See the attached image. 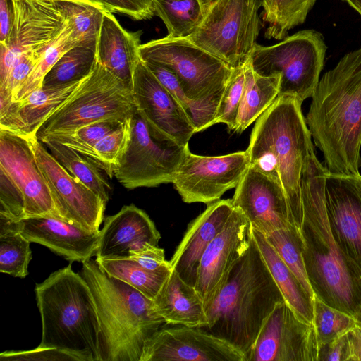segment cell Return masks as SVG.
<instances>
[{"mask_svg":"<svg viewBox=\"0 0 361 361\" xmlns=\"http://www.w3.org/2000/svg\"><path fill=\"white\" fill-rule=\"evenodd\" d=\"M327 173L313 148L302 170V214L295 228L315 296L355 317L361 307V270L341 248L332 231L325 202Z\"/></svg>","mask_w":361,"mask_h":361,"instance_id":"1","label":"cell"},{"mask_svg":"<svg viewBox=\"0 0 361 361\" xmlns=\"http://www.w3.org/2000/svg\"><path fill=\"white\" fill-rule=\"evenodd\" d=\"M305 119L329 173L360 177L361 47L322 75Z\"/></svg>","mask_w":361,"mask_h":361,"instance_id":"2","label":"cell"},{"mask_svg":"<svg viewBox=\"0 0 361 361\" xmlns=\"http://www.w3.org/2000/svg\"><path fill=\"white\" fill-rule=\"evenodd\" d=\"M283 302L252 234L248 249L206 309L208 322L201 328L231 344L246 361L266 319Z\"/></svg>","mask_w":361,"mask_h":361,"instance_id":"3","label":"cell"},{"mask_svg":"<svg viewBox=\"0 0 361 361\" xmlns=\"http://www.w3.org/2000/svg\"><path fill=\"white\" fill-rule=\"evenodd\" d=\"M99 322L100 361H140L145 343L166 325L154 300L107 274L95 260L82 263Z\"/></svg>","mask_w":361,"mask_h":361,"instance_id":"4","label":"cell"},{"mask_svg":"<svg viewBox=\"0 0 361 361\" xmlns=\"http://www.w3.org/2000/svg\"><path fill=\"white\" fill-rule=\"evenodd\" d=\"M301 105L294 96H278L256 120L246 149L250 166L281 183L293 226L302 214L304 164L314 148Z\"/></svg>","mask_w":361,"mask_h":361,"instance_id":"5","label":"cell"},{"mask_svg":"<svg viewBox=\"0 0 361 361\" xmlns=\"http://www.w3.org/2000/svg\"><path fill=\"white\" fill-rule=\"evenodd\" d=\"M42 321L38 347L56 348L100 361L99 322L90 288L71 264L51 273L35 288Z\"/></svg>","mask_w":361,"mask_h":361,"instance_id":"6","label":"cell"},{"mask_svg":"<svg viewBox=\"0 0 361 361\" xmlns=\"http://www.w3.org/2000/svg\"><path fill=\"white\" fill-rule=\"evenodd\" d=\"M136 111L132 89L97 60L90 75L43 123L36 136L68 133L103 121L123 122Z\"/></svg>","mask_w":361,"mask_h":361,"instance_id":"7","label":"cell"},{"mask_svg":"<svg viewBox=\"0 0 361 361\" xmlns=\"http://www.w3.org/2000/svg\"><path fill=\"white\" fill-rule=\"evenodd\" d=\"M326 49L320 32L304 30L274 45L256 44L250 59L259 75L280 76L279 96H294L302 103L319 81Z\"/></svg>","mask_w":361,"mask_h":361,"instance_id":"8","label":"cell"},{"mask_svg":"<svg viewBox=\"0 0 361 361\" xmlns=\"http://www.w3.org/2000/svg\"><path fill=\"white\" fill-rule=\"evenodd\" d=\"M139 55L171 71L185 95L200 102L219 104L234 69L187 37L151 40L140 45Z\"/></svg>","mask_w":361,"mask_h":361,"instance_id":"9","label":"cell"},{"mask_svg":"<svg viewBox=\"0 0 361 361\" xmlns=\"http://www.w3.org/2000/svg\"><path fill=\"white\" fill-rule=\"evenodd\" d=\"M256 0H216L187 38L233 68L250 59L260 30Z\"/></svg>","mask_w":361,"mask_h":361,"instance_id":"10","label":"cell"},{"mask_svg":"<svg viewBox=\"0 0 361 361\" xmlns=\"http://www.w3.org/2000/svg\"><path fill=\"white\" fill-rule=\"evenodd\" d=\"M189 151L188 146L151 128L137 110L131 117L128 146L114 176L128 189L172 183Z\"/></svg>","mask_w":361,"mask_h":361,"instance_id":"11","label":"cell"},{"mask_svg":"<svg viewBox=\"0 0 361 361\" xmlns=\"http://www.w3.org/2000/svg\"><path fill=\"white\" fill-rule=\"evenodd\" d=\"M13 23L7 42L0 44V85L25 54L45 51L67 25L56 0H12Z\"/></svg>","mask_w":361,"mask_h":361,"instance_id":"12","label":"cell"},{"mask_svg":"<svg viewBox=\"0 0 361 361\" xmlns=\"http://www.w3.org/2000/svg\"><path fill=\"white\" fill-rule=\"evenodd\" d=\"M249 165L246 150L220 156L197 155L189 151L172 183L184 202L208 204L236 188Z\"/></svg>","mask_w":361,"mask_h":361,"instance_id":"13","label":"cell"},{"mask_svg":"<svg viewBox=\"0 0 361 361\" xmlns=\"http://www.w3.org/2000/svg\"><path fill=\"white\" fill-rule=\"evenodd\" d=\"M31 142L61 219L85 230L99 232L106 204L94 191L69 173L36 135L31 137Z\"/></svg>","mask_w":361,"mask_h":361,"instance_id":"14","label":"cell"},{"mask_svg":"<svg viewBox=\"0 0 361 361\" xmlns=\"http://www.w3.org/2000/svg\"><path fill=\"white\" fill-rule=\"evenodd\" d=\"M319 350L314 324L283 302L266 319L246 361H318Z\"/></svg>","mask_w":361,"mask_h":361,"instance_id":"15","label":"cell"},{"mask_svg":"<svg viewBox=\"0 0 361 361\" xmlns=\"http://www.w3.org/2000/svg\"><path fill=\"white\" fill-rule=\"evenodd\" d=\"M31 137L0 128V169L20 190L25 200V218L61 219L50 188L37 164Z\"/></svg>","mask_w":361,"mask_h":361,"instance_id":"16","label":"cell"},{"mask_svg":"<svg viewBox=\"0 0 361 361\" xmlns=\"http://www.w3.org/2000/svg\"><path fill=\"white\" fill-rule=\"evenodd\" d=\"M251 225L243 212L235 208L222 231L204 252L197 271L195 288L207 309L214 300L229 275L248 249Z\"/></svg>","mask_w":361,"mask_h":361,"instance_id":"17","label":"cell"},{"mask_svg":"<svg viewBox=\"0 0 361 361\" xmlns=\"http://www.w3.org/2000/svg\"><path fill=\"white\" fill-rule=\"evenodd\" d=\"M132 93L137 111L151 128L188 146L196 133L192 121L140 57L133 72Z\"/></svg>","mask_w":361,"mask_h":361,"instance_id":"18","label":"cell"},{"mask_svg":"<svg viewBox=\"0 0 361 361\" xmlns=\"http://www.w3.org/2000/svg\"><path fill=\"white\" fill-rule=\"evenodd\" d=\"M140 361H245L226 341L201 327L164 326L145 343Z\"/></svg>","mask_w":361,"mask_h":361,"instance_id":"19","label":"cell"},{"mask_svg":"<svg viewBox=\"0 0 361 361\" xmlns=\"http://www.w3.org/2000/svg\"><path fill=\"white\" fill-rule=\"evenodd\" d=\"M232 201L251 227L264 235L293 227L286 193L276 178L249 165Z\"/></svg>","mask_w":361,"mask_h":361,"instance_id":"20","label":"cell"},{"mask_svg":"<svg viewBox=\"0 0 361 361\" xmlns=\"http://www.w3.org/2000/svg\"><path fill=\"white\" fill-rule=\"evenodd\" d=\"M325 202L335 238L361 270V176L328 171Z\"/></svg>","mask_w":361,"mask_h":361,"instance_id":"21","label":"cell"},{"mask_svg":"<svg viewBox=\"0 0 361 361\" xmlns=\"http://www.w3.org/2000/svg\"><path fill=\"white\" fill-rule=\"evenodd\" d=\"M16 225L31 243L42 245L71 262L82 263L95 256L99 231L91 232L50 216L27 217Z\"/></svg>","mask_w":361,"mask_h":361,"instance_id":"22","label":"cell"},{"mask_svg":"<svg viewBox=\"0 0 361 361\" xmlns=\"http://www.w3.org/2000/svg\"><path fill=\"white\" fill-rule=\"evenodd\" d=\"M235 207L232 199L219 200L188 225L183 239L169 260L172 269L195 286L200 259L211 242L222 231Z\"/></svg>","mask_w":361,"mask_h":361,"instance_id":"23","label":"cell"},{"mask_svg":"<svg viewBox=\"0 0 361 361\" xmlns=\"http://www.w3.org/2000/svg\"><path fill=\"white\" fill-rule=\"evenodd\" d=\"M95 254L99 259H125L131 250L150 243L158 245L161 235L148 214L133 204L105 218Z\"/></svg>","mask_w":361,"mask_h":361,"instance_id":"24","label":"cell"},{"mask_svg":"<svg viewBox=\"0 0 361 361\" xmlns=\"http://www.w3.org/2000/svg\"><path fill=\"white\" fill-rule=\"evenodd\" d=\"M140 35L125 30L112 12L105 11L96 44L97 60L131 89L140 59Z\"/></svg>","mask_w":361,"mask_h":361,"instance_id":"25","label":"cell"},{"mask_svg":"<svg viewBox=\"0 0 361 361\" xmlns=\"http://www.w3.org/2000/svg\"><path fill=\"white\" fill-rule=\"evenodd\" d=\"M154 302L166 325L204 327L207 324L202 298L195 286L186 283L173 269Z\"/></svg>","mask_w":361,"mask_h":361,"instance_id":"26","label":"cell"},{"mask_svg":"<svg viewBox=\"0 0 361 361\" xmlns=\"http://www.w3.org/2000/svg\"><path fill=\"white\" fill-rule=\"evenodd\" d=\"M252 234L286 302L302 320L313 324L314 299L281 259L264 235L251 227Z\"/></svg>","mask_w":361,"mask_h":361,"instance_id":"27","label":"cell"},{"mask_svg":"<svg viewBox=\"0 0 361 361\" xmlns=\"http://www.w3.org/2000/svg\"><path fill=\"white\" fill-rule=\"evenodd\" d=\"M83 80L56 87H41L23 99L16 101V125L13 133L35 136L43 123L72 95Z\"/></svg>","mask_w":361,"mask_h":361,"instance_id":"28","label":"cell"},{"mask_svg":"<svg viewBox=\"0 0 361 361\" xmlns=\"http://www.w3.org/2000/svg\"><path fill=\"white\" fill-rule=\"evenodd\" d=\"M280 76H262L245 63V85L240 104L236 133H242L272 104L279 96Z\"/></svg>","mask_w":361,"mask_h":361,"instance_id":"29","label":"cell"},{"mask_svg":"<svg viewBox=\"0 0 361 361\" xmlns=\"http://www.w3.org/2000/svg\"><path fill=\"white\" fill-rule=\"evenodd\" d=\"M42 142L69 173L94 191L106 204L111 187L99 171L101 168L95 162L58 142L44 140Z\"/></svg>","mask_w":361,"mask_h":361,"instance_id":"30","label":"cell"},{"mask_svg":"<svg viewBox=\"0 0 361 361\" xmlns=\"http://www.w3.org/2000/svg\"><path fill=\"white\" fill-rule=\"evenodd\" d=\"M56 2L79 44L96 49L107 8L94 0H56Z\"/></svg>","mask_w":361,"mask_h":361,"instance_id":"31","label":"cell"},{"mask_svg":"<svg viewBox=\"0 0 361 361\" xmlns=\"http://www.w3.org/2000/svg\"><path fill=\"white\" fill-rule=\"evenodd\" d=\"M95 261L107 274L124 281L152 300L172 271H150L130 258H96Z\"/></svg>","mask_w":361,"mask_h":361,"instance_id":"32","label":"cell"},{"mask_svg":"<svg viewBox=\"0 0 361 361\" xmlns=\"http://www.w3.org/2000/svg\"><path fill=\"white\" fill-rule=\"evenodd\" d=\"M30 243L18 230L16 221L0 215V271L25 278L32 259Z\"/></svg>","mask_w":361,"mask_h":361,"instance_id":"33","label":"cell"},{"mask_svg":"<svg viewBox=\"0 0 361 361\" xmlns=\"http://www.w3.org/2000/svg\"><path fill=\"white\" fill-rule=\"evenodd\" d=\"M96 61V49L76 45L64 53L49 71L42 87H56L82 81L92 73Z\"/></svg>","mask_w":361,"mask_h":361,"instance_id":"34","label":"cell"},{"mask_svg":"<svg viewBox=\"0 0 361 361\" xmlns=\"http://www.w3.org/2000/svg\"><path fill=\"white\" fill-rule=\"evenodd\" d=\"M152 6L154 15L162 20L170 37H188L204 15L199 0H152Z\"/></svg>","mask_w":361,"mask_h":361,"instance_id":"35","label":"cell"},{"mask_svg":"<svg viewBox=\"0 0 361 361\" xmlns=\"http://www.w3.org/2000/svg\"><path fill=\"white\" fill-rule=\"evenodd\" d=\"M317 0H263V20L268 23L264 36L283 39L288 32L302 24Z\"/></svg>","mask_w":361,"mask_h":361,"instance_id":"36","label":"cell"},{"mask_svg":"<svg viewBox=\"0 0 361 361\" xmlns=\"http://www.w3.org/2000/svg\"><path fill=\"white\" fill-rule=\"evenodd\" d=\"M148 68L180 103L190 120L196 133L214 125L218 104L200 102L189 99L183 92L175 75L158 64L144 61Z\"/></svg>","mask_w":361,"mask_h":361,"instance_id":"37","label":"cell"},{"mask_svg":"<svg viewBox=\"0 0 361 361\" xmlns=\"http://www.w3.org/2000/svg\"><path fill=\"white\" fill-rule=\"evenodd\" d=\"M281 259L293 272L309 295L314 300L315 294L310 286L302 253L300 237L296 228H280L264 235Z\"/></svg>","mask_w":361,"mask_h":361,"instance_id":"38","label":"cell"},{"mask_svg":"<svg viewBox=\"0 0 361 361\" xmlns=\"http://www.w3.org/2000/svg\"><path fill=\"white\" fill-rule=\"evenodd\" d=\"M78 44L71 25L67 23L63 31L47 49L30 75L16 92L13 99L22 100L34 90L40 88L44 76L59 58L70 49Z\"/></svg>","mask_w":361,"mask_h":361,"instance_id":"39","label":"cell"},{"mask_svg":"<svg viewBox=\"0 0 361 361\" xmlns=\"http://www.w3.org/2000/svg\"><path fill=\"white\" fill-rule=\"evenodd\" d=\"M121 123L119 121H103L82 126L68 133H51L36 137L41 142L52 140L61 143L94 161L95 145Z\"/></svg>","mask_w":361,"mask_h":361,"instance_id":"40","label":"cell"},{"mask_svg":"<svg viewBox=\"0 0 361 361\" xmlns=\"http://www.w3.org/2000/svg\"><path fill=\"white\" fill-rule=\"evenodd\" d=\"M313 324L320 348L347 334L355 326L356 319L315 297Z\"/></svg>","mask_w":361,"mask_h":361,"instance_id":"41","label":"cell"},{"mask_svg":"<svg viewBox=\"0 0 361 361\" xmlns=\"http://www.w3.org/2000/svg\"><path fill=\"white\" fill-rule=\"evenodd\" d=\"M131 117L100 139L94 147V161L110 177L114 175V166L128 146L131 135Z\"/></svg>","mask_w":361,"mask_h":361,"instance_id":"42","label":"cell"},{"mask_svg":"<svg viewBox=\"0 0 361 361\" xmlns=\"http://www.w3.org/2000/svg\"><path fill=\"white\" fill-rule=\"evenodd\" d=\"M245 85V64L233 69L222 93L214 116V123H222L234 130Z\"/></svg>","mask_w":361,"mask_h":361,"instance_id":"43","label":"cell"},{"mask_svg":"<svg viewBox=\"0 0 361 361\" xmlns=\"http://www.w3.org/2000/svg\"><path fill=\"white\" fill-rule=\"evenodd\" d=\"M0 215L14 221L25 218L23 195L2 169H0Z\"/></svg>","mask_w":361,"mask_h":361,"instance_id":"44","label":"cell"},{"mask_svg":"<svg viewBox=\"0 0 361 361\" xmlns=\"http://www.w3.org/2000/svg\"><path fill=\"white\" fill-rule=\"evenodd\" d=\"M45 51L24 54L12 68L4 83L0 85V92L13 99L15 94L30 75Z\"/></svg>","mask_w":361,"mask_h":361,"instance_id":"45","label":"cell"},{"mask_svg":"<svg viewBox=\"0 0 361 361\" xmlns=\"http://www.w3.org/2000/svg\"><path fill=\"white\" fill-rule=\"evenodd\" d=\"M6 361H82L78 356L56 348H39L30 350H8L0 354Z\"/></svg>","mask_w":361,"mask_h":361,"instance_id":"46","label":"cell"},{"mask_svg":"<svg viewBox=\"0 0 361 361\" xmlns=\"http://www.w3.org/2000/svg\"><path fill=\"white\" fill-rule=\"evenodd\" d=\"M112 13L126 15L133 20H142L152 18L154 13L152 0H94Z\"/></svg>","mask_w":361,"mask_h":361,"instance_id":"47","label":"cell"},{"mask_svg":"<svg viewBox=\"0 0 361 361\" xmlns=\"http://www.w3.org/2000/svg\"><path fill=\"white\" fill-rule=\"evenodd\" d=\"M129 258L134 259L142 267L150 271H171L172 270L170 261L165 259L164 250L158 245L147 243L140 249L131 250Z\"/></svg>","mask_w":361,"mask_h":361,"instance_id":"48","label":"cell"},{"mask_svg":"<svg viewBox=\"0 0 361 361\" xmlns=\"http://www.w3.org/2000/svg\"><path fill=\"white\" fill-rule=\"evenodd\" d=\"M347 334L321 346L318 361H348L349 350Z\"/></svg>","mask_w":361,"mask_h":361,"instance_id":"49","label":"cell"},{"mask_svg":"<svg viewBox=\"0 0 361 361\" xmlns=\"http://www.w3.org/2000/svg\"><path fill=\"white\" fill-rule=\"evenodd\" d=\"M12 0H0V44H5L13 23Z\"/></svg>","mask_w":361,"mask_h":361,"instance_id":"50","label":"cell"},{"mask_svg":"<svg viewBox=\"0 0 361 361\" xmlns=\"http://www.w3.org/2000/svg\"><path fill=\"white\" fill-rule=\"evenodd\" d=\"M348 361H361V324L356 322L355 326L348 334Z\"/></svg>","mask_w":361,"mask_h":361,"instance_id":"51","label":"cell"},{"mask_svg":"<svg viewBox=\"0 0 361 361\" xmlns=\"http://www.w3.org/2000/svg\"><path fill=\"white\" fill-rule=\"evenodd\" d=\"M347 3L361 16V0H342Z\"/></svg>","mask_w":361,"mask_h":361,"instance_id":"52","label":"cell"},{"mask_svg":"<svg viewBox=\"0 0 361 361\" xmlns=\"http://www.w3.org/2000/svg\"><path fill=\"white\" fill-rule=\"evenodd\" d=\"M202 7L203 8L204 12L207 11V9L216 0H199Z\"/></svg>","mask_w":361,"mask_h":361,"instance_id":"53","label":"cell"},{"mask_svg":"<svg viewBox=\"0 0 361 361\" xmlns=\"http://www.w3.org/2000/svg\"><path fill=\"white\" fill-rule=\"evenodd\" d=\"M356 322L361 324V307L357 315L355 316Z\"/></svg>","mask_w":361,"mask_h":361,"instance_id":"54","label":"cell"},{"mask_svg":"<svg viewBox=\"0 0 361 361\" xmlns=\"http://www.w3.org/2000/svg\"><path fill=\"white\" fill-rule=\"evenodd\" d=\"M256 1L258 2V4H259L261 6H262V4H263V0H256Z\"/></svg>","mask_w":361,"mask_h":361,"instance_id":"55","label":"cell"}]
</instances>
